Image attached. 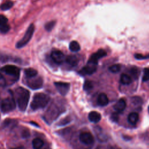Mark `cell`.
Here are the masks:
<instances>
[{
  "mask_svg": "<svg viewBox=\"0 0 149 149\" xmlns=\"http://www.w3.org/2000/svg\"><path fill=\"white\" fill-rule=\"evenodd\" d=\"M15 94L19 109L21 111H24L27 108L30 99V92L23 87H19L16 88Z\"/></svg>",
  "mask_w": 149,
  "mask_h": 149,
  "instance_id": "1",
  "label": "cell"
},
{
  "mask_svg": "<svg viewBox=\"0 0 149 149\" xmlns=\"http://www.w3.org/2000/svg\"><path fill=\"white\" fill-rule=\"evenodd\" d=\"M49 100L50 98L47 94L42 93H36L30 104V107L34 111L44 108L48 104Z\"/></svg>",
  "mask_w": 149,
  "mask_h": 149,
  "instance_id": "2",
  "label": "cell"
},
{
  "mask_svg": "<svg viewBox=\"0 0 149 149\" xmlns=\"http://www.w3.org/2000/svg\"><path fill=\"white\" fill-rule=\"evenodd\" d=\"M61 113V109L57 106L55 103L53 102L50 105L44 113V119L46 122L49 123L56 119Z\"/></svg>",
  "mask_w": 149,
  "mask_h": 149,
  "instance_id": "3",
  "label": "cell"
},
{
  "mask_svg": "<svg viewBox=\"0 0 149 149\" xmlns=\"http://www.w3.org/2000/svg\"><path fill=\"white\" fill-rule=\"evenodd\" d=\"M35 30V27L33 24H31L29 27L27 28V30L26 31L24 36L16 43V47L17 49H20L26 45L28 42L31 39L33 35L34 34Z\"/></svg>",
  "mask_w": 149,
  "mask_h": 149,
  "instance_id": "4",
  "label": "cell"
},
{
  "mask_svg": "<svg viewBox=\"0 0 149 149\" xmlns=\"http://www.w3.org/2000/svg\"><path fill=\"white\" fill-rule=\"evenodd\" d=\"M16 107L14 97L12 93L10 95L2 100L1 103V109L3 113H8L13 111Z\"/></svg>",
  "mask_w": 149,
  "mask_h": 149,
  "instance_id": "5",
  "label": "cell"
},
{
  "mask_svg": "<svg viewBox=\"0 0 149 149\" xmlns=\"http://www.w3.org/2000/svg\"><path fill=\"white\" fill-rule=\"evenodd\" d=\"M0 70L3 73L8 76H12V77L13 78V80L15 81H17L19 78L20 69L16 66L12 65H7L1 68Z\"/></svg>",
  "mask_w": 149,
  "mask_h": 149,
  "instance_id": "6",
  "label": "cell"
},
{
  "mask_svg": "<svg viewBox=\"0 0 149 149\" xmlns=\"http://www.w3.org/2000/svg\"><path fill=\"white\" fill-rule=\"evenodd\" d=\"M24 81L25 84L33 90L39 89L42 87L43 84V80L42 77L38 76L37 75L30 78L25 77Z\"/></svg>",
  "mask_w": 149,
  "mask_h": 149,
  "instance_id": "7",
  "label": "cell"
},
{
  "mask_svg": "<svg viewBox=\"0 0 149 149\" xmlns=\"http://www.w3.org/2000/svg\"><path fill=\"white\" fill-rule=\"evenodd\" d=\"M50 58L54 63L58 65L61 64L65 60V57L63 52L57 49H54L51 52Z\"/></svg>",
  "mask_w": 149,
  "mask_h": 149,
  "instance_id": "8",
  "label": "cell"
},
{
  "mask_svg": "<svg viewBox=\"0 0 149 149\" xmlns=\"http://www.w3.org/2000/svg\"><path fill=\"white\" fill-rule=\"evenodd\" d=\"M54 85L58 91L62 95L64 96L67 94L70 88V84L68 83L62 81H56L54 83Z\"/></svg>",
  "mask_w": 149,
  "mask_h": 149,
  "instance_id": "9",
  "label": "cell"
},
{
  "mask_svg": "<svg viewBox=\"0 0 149 149\" xmlns=\"http://www.w3.org/2000/svg\"><path fill=\"white\" fill-rule=\"evenodd\" d=\"M106 55H107L106 51L102 49H100L95 53H94L93 54L91 55V56H90L88 61V63L97 65L98 60L102 58V57H104Z\"/></svg>",
  "mask_w": 149,
  "mask_h": 149,
  "instance_id": "10",
  "label": "cell"
},
{
  "mask_svg": "<svg viewBox=\"0 0 149 149\" xmlns=\"http://www.w3.org/2000/svg\"><path fill=\"white\" fill-rule=\"evenodd\" d=\"M79 140L84 144L90 145L94 142V137L89 132H82L79 136Z\"/></svg>",
  "mask_w": 149,
  "mask_h": 149,
  "instance_id": "11",
  "label": "cell"
},
{
  "mask_svg": "<svg viewBox=\"0 0 149 149\" xmlns=\"http://www.w3.org/2000/svg\"><path fill=\"white\" fill-rule=\"evenodd\" d=\"M97 70L95 65L87 63V65L83 67V68L79 71V73L82 75H90L94 73Z\"/></svg>",
  "mask_w": 149,
  "mask_h": 149,
  "instance_id": "12",
  "label": "cell"
},
{
  "mask_svg": "<svg viewBox=\"0 0 149 149\" xmlns=\"http://www.w3.org/2000/svg\"><path fill=\"white\" fill-rule=\"evenodd\" d=\"M109 99L105 93H101L98 95L97 98V103L101 107H104L108 105Z\"/></svg>",
  "mask_w": 149,
  "mask_h": 149,
  "instance_id": "13",
  "label": "cell"
},
{
  "mask_svg": "<svg viewBox=\"0 0 149 149\" xmlns=\"http://www.w3.org/2000/svg\"><path fill=\"white\" fill-rule=\"evenodd\" d=\"M126 107V103L125 100L123 98H120L116 102V104L113 106V108L116 112H120L123 111L125 109Z\"/></svg>",
  "mask_w": 149,
  "mask_h": 149,
  "instance_id": "14",
  "label": "cell"
},
{
  "mask_svg": "<svg viewBox=\"0 0 149 149\" xmlns=\"http://www.w3.org/2000/svg\"><path fill=\"white\" fill-rule=\"evenodd\" d=\"M88 118L90 122L93 123H97L101 120V114L97 111H91L89 113Z\"/></svg>",
  "mask_w": 149,
  "mask_h": 149,
  "instance_id": "15",
  "label": "cell"
},
{
  "mask_svg": "<svg viewBox=\"0 0 149 149\" xmlns=\"http://www.w3.org/2000/svg\"><path fill=\"white\" fill-rule=\"evenodd\" d=\"M65 61L68 64L72 66H75L78 64L79 59L75 55H69L65 58Z\"/></svg>",
  "mask_w": 149,
  "mask_h": 149,
  "instance_id": "16",
  "label": "cell"
},
{
  "mask_svg": "<svg viewBox=\"0 0 149 149\" xmlns=\"http://www.w3.org/2000/svg\"><path fill=\"white\" fill-rule=\"evenodd\" d=\"M139 120V114L136 112H131L127 116V120L128 122L132 124H136Z\"/></svg>",
  "mask_w": 149,
  "mask_h": 149,
  "instance_id": "17",
  "label": "cell"
},
{
  "mask_svg": "<svg viewBox=\"0 0 149 149\" xmlns=\"http://www.w3.org/2000/svg\"><path fill=\"white\" fill-rule=\"evenodd\" d=\"M120 82L124 85H129L132 82V79L128 74L123 73L120 75Z\"/></svg>",
  "mask_w": 149,
  "mask_h": 149,
  "instance_id": "18",
  "label": "cell"
},
{
  "mask_svg": "<svg viewBox=\"0 0 149 149\" xmlns=\"http://www.w3.org/2000/svg\"><path fill=\"white\" fill-rule=\"evenodd\" d=\"M69 49L73 52H77L80 50V45L76 41H72L70 42L69 45Z\"/></svg>",
  "mask_w": 149,
  "mask_h": 149,
  "instance_id": "19",
  "label": "cell"
},
{
  "mask_svg": "<svg viewBox=\"0 0 149 149\" xmlns=\"http://www.w3.org/2000/svg\"><path fill=\"white\" fill-rule=\"evenodd\" d=\"M34 149H40L44 145V141L40 138H35L32 141Z\"/></svg>",
  "mask_w": 149,
  "mask_h": 149,
  "instance_id": "20",
  "label": "cell"
},
{
  "mask_svg": "<svg viewBox=\"0 0 149 149\" xmlns=\"http://www.w3.org/2000/svg\"><path fill=\"white\" fill-rule=\"evenodd\" d=\"M25 77L30 78L37 75V71L33 68H27L24 70Z\"/></svg>",
  "mask_w": 149,
  "mask_h": 149,
  "instance_id": "21",
  "label": "cell"
},
{
  "mask_svg": "<svg viewBox=\"0 0 149 149\" xmlns=\"http://www.w3.org/2000/svg\"><path fill=\"white\" fill-rule=\"evenodd\" d=\"M13 5V3L12 1H6L4 2L3 3H2L0 5V9L2 10H7L10 9L12 7Z\"/></svg>",
  "mask_w": 149,
  "mask_h": 149,
  "instance_id": "22",
  "label": "cell"
},
{
  "mask_svg": "<svg viewBox=\"0 0 149 149\" xmlns=\"http://www.w3.org/2000/svg\"><path fill=\"white\" fill-rule=\"evenodd\" d=\"M120 69H121V66L119 64H114L109 67V70L111 73H116L119 72Z\"/></svg>",
  "mask_w": 149,
  "mask_h": 149,
  "instance_id": "23",
  "label": "cell"
},
{
  "mask_svg": "<svg viewBox=\"0 0 149 149\" xmlns=\"http://www.w3.org/2000/svg\"><path fill=\"white\" fill-rule=\"evenodd\" d=\"M55 24H56V22L55 21L52 20V21L48 22L47 23H45V24L44 26V28H45L46 31H51L53 29V28L54 27Z\"/></svg>",
  "mask_w": 149,
  "mask_h": 149,
  "instance_id": "24",
  "label": "cell"
},
{
  "mask_svg": "<svg viewBox=\"0 0 149 149\" xmlns=\"http://www.w3.org/2000/svg\"><path fill=\"white\" fill-rule=\"evenodd\" d=\"M93 88V83L91 81L86 80L83 84V88L85 91H90Z\"/></svg>",
  "mask_w": 149,
  "mask_h": 149,
  "instance_id": "25",
  "label": "cell"
},
{
  "mask_svg": "<svg viewBox=\"0 0 149 149\" xmlns=\"http://www.w3.org/2000/svg\"><path fill=\"white\" fill-rule=\"evenodd\" d=\"M142 80L144 82L147 81L149 80V68H144V69Z\"/></svg>",
  "mask_w": 149,
  "mask_h": 149,
  "instance_id": "26",
  "label": "cell"
},
{
  "mask_svg": "<svg viewBox=\"0 0 149 149\" xmlns=\"http://www.w3.org/2000/svg\"><path fill=\"white\" fill-rule=\"evenodd\" d=\"M10 30V26L8 24L0 26V33L2 34L7 33Z\"/></svg>",
  "mask_w": 149,
  "mask_h": 149,
  "instance_id": "27",
  "label": "cell"
},
{
  "mask_svg": "<svg viewBox=\"0 0 149 149\" xmlns=\"http://www.w3.org/2000/svg\"><path fill=\"white\" fill-rule=\"evenodd\" d=\"M8 19L3 15H0V26L7 24Z\"/></svg>",
  "mask_w": 149,
  "mask_h": 149,
  "instance_id": "28",
  "label": "cell"
},
{
  "mask_svg": "<svg viewBox=\"0 0 149 149\" xmlns=\"http://www.w3.org/2000/svg\"><path fill=\"white\" fill-rule=\"evenodd\" d=\"M6 84L5 77L0 73V87H4Z\"/></svg>",
  "mask_w": 149,
  "mask_h": 149,
  "instance_id": "29",
  "label": "cell"
},
{
  "mask_svg": "<svg viewBox=\"0 0 149 149\" xmlns=\"http://www.w3.org/2000/svg\"><path fill=\"white\" fill-rule=\"evenodd\" d=\"M111 119L113 122H117L119 119L118 115L116 113H113L111 116Z\"/></svg>",
  "mask_w": 149,
  "mask_h": 149,
  "instance_id": "30",
  "label": "cell"
},
{
  "mask_svg": "<svg viewBox=\"0 0 149 149\" xmlns=\"http://www.w3.org/2000/svg\"><path fill=\"white\" fill-rule=\"evenodd\" d=\"M130 73H132V74L135 77H137V76H138V69L137 68H133L132 69L131 71H130Z\"/></svg>",
  "mask_w": 149,
  "mask_h": 149,
  "instance_id": "31",
  "label": "cell"
},
{
  "mask_svg": "<svg viewBox=\"0 0 149 149\" xmlns=\"http://www.w3.org/2000/svg\"><path fill=\"white\" fill-rule=\"evenodd\" d=\"M69 122H70V120L68 119V118H65V119H64L61 120L59 125H65V124H67V123H69Z\"/></svg>",
  "mask_w": 149,
  "mask_h": 149,
  "instance_id": "32",
  "label": "cell"
},
{
  "mask_svg": "<svg viewBox=\"0 0 149 149\" xmlns=\"http://www.w3.org/2000/svg\"><path fill=\"white\" fill-rule=\"evenodd\" d=\"M111 149H118V148H115V147H112Z\"/></svg>",
  "mask_w": 149,
  "mask_h": 149,
  "instance_id": "33",
  "label": "cell"
},
{
  "mask_svg": "<svg viewBox=\"0 0 149 149\" xmlns=\"http://www.w3.org/2000/svg\"><path fill=\"white\" fill-rule=\"evenodd\" d=\"M148 112H149V106H148Z\"/></svg>",
  "mask_w": 149,
  "mask_h": 149,
  "instance_id": "34",
  "label": "cell"
}]
</instances>
